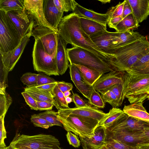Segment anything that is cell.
Returning <instances> with one entry per match:
<instances>
[{
  "mask_svg": "<svg viewBox=\"0 0 149 149\" xmlns=\"http://www.w3.org/2000/svg\"><path fill=\"white\" fill-rule=\"evenodd\" d=\"M58 30L60 36L73 47L88 50L108 61L113 57L102 51L93 42L90 36L81 28L79 17L74 13L63 17L58 26Z\"/></svg>",
  "mask_w": 149,
  "mask_h": 149,
  "instance_id": "6da1fadb",
  "label": "cell"
},
{
  "mask_svg": "<svg viewBox=\"0 0 149 149\" xmlns=\"http://www.w3.org/2000/svg\"><path fill=\"white\" fill-rule=\"evenodd\" d=\"M149 52V41L140 39L113 49L114 57L108 61L117 70L128 72L142 56Z\"/></svg>",
  "mask_w": 149,
  "mask_h": 149,
  "instance_id": "7a4b0ae2",
  "label": "cell"
},
{
  "mask_svg": "<svg viewBox=\"0 0 149 149\" xmlns=\"http://www.w3.org/2000/svg\"><path fill=\"white\" fill-rule=\"evenodd\" d=\"M67 51L70 64L83 65L104 74L117 70L108 61L86 49L73 47Z\"/></svg>",
  "mask_w": 149,
  "mask_h": 149,
  "instance_id": "3957f363",
  "label": "cell"
},
{
  "mask_svg": "<svg viewBox=\"0 0 149 149\" xmlns=\"http://www.w3.org/2000/svg\"><path fill=\"white\" fill-rule=\"evenodd\" d=\"M57 117L64 129L82 137L91 138L99 122L91 118L72 114H66L58 111Z\"/></svg>",
  "mask_w": 149,
  "mask_h": 149,
  "instance_id": "277c9868",
  "label": "cell"
},
{
  "mask_svg": "<svg viewBox=\"0 0 149 149\" xmlns=\"http://www.w3.org/2000/svg\"><path fill=\"white\" fill-rule=\"evenodd\" d=\"M10 146L13 149H60L58 140L50 134H17Z\"/></svg>",
  "mask_w": 149,
  "mask_h": 149,
  "instance_id": "5b68a950",
  "label": "cell"
},
{
  "mask_svg": "<svg viewBox=\"0 0 149 149\" xmlns=\"http://www.w3.org/2000/svg\"><path fill=\"white\" fill-rule=\"evenodd\" d=\"M123 93L130 104L149 98V75H132L125 72Z\"/></svg>",
  "mask_w": 149,
  "mask_h": 149,
  "instance_id": "8992f818",
  "label": "cell"
},
{
  "mask_svg": "<svg viewBox=\"0 0 149 149\" xmlns=\"http://www.w3.org/2000/svg\"><path fill=\"white\" fill-rule=\"evenodd\" d=\"M32 53L34 69L48 76L59 75L57 68L56 52L50 55L46 52L42 44L38 38L35 39Z\"/></svg>",
  "mask_w": 149,
  "mask_h": 149,
  "instance_id": "52a82bcc",
  "label": "cell"
},
{
  "mask_svg": "<svg viewBox=\"0 0 149 149\" xmlns=\"http://www.w3.org/2000/svg\"><path fill=\"white\" fill-rule=\"evenodd\" d=\"M22 38L6 13L0 10V53L15 49Z\"/></svg>",
  "mask_w": 149,
  "mask_h": 149,
  "instance_id": "ba28073f",
  "label": "cell"
},
{
  "mask_svg": "<svg viewBox=\"0 0 149 149\" xmlns=\"http://www.w3.org/2000/svg\"><path fill=\"white\" fill-rule=\"evenodd\" d=\"M58 33L47 27L36 26L33 28L31 36L40 39L46 52L52 55L56 52Z\"/></svg>",
  "mask_w": 149,
  "mask_h": 149,
  "instance_id": "9c48e42d",
  "label": "cell"
},
{
  "mask_svg": "<svg viewBox=\"0 0 149 149\" xmlns=\"http://www.w3.org/2000/svg\"><path fill=\"white\" fill-rule=\"evenodd\" d=\"M149 127V123L130 116L125 113L110 126L106 128L109 131L125 130L139 132Z\"/></svg>",
  "mask_w": 149,
  "mask_h": 149,
  "instance_id": "30bf717a",
  "label": "cell"
},
{
  "mask_svg": "<svg viewBox=\"0 0 149 149\" xmlns=\"http://www.w3.org/2000/svg\"><path fill=\"white\" fill-rule=\"evenodd\" d=\"M5 13L22 37L28 33L31 27L35 24L32 17L25 10H14Z\"/></svg>",
  "mask_w": 149,
  "mask_h": 149,
  "instance_id": "8fae6325",
  "label": "cell"
},
{
  "mask_svg": "<svg viewBox=\"0 0 149 149\" xmlns=\"http://www.w3.org/2000/svg\"><path fill=\"white\" fill-rule=\"evenodd\" d=\"M35 26L34 24L31 27L28 33L22 38L19 44L15 49L8 52L0 53V57L5 66L10 71L12 70L20 58L29 40L32 30Z\"/></svg>",
  "mask_w": 149,
  "mask_h": 149,
  "instance_id": "7c38bea8",
  "label": "cell"
},
{
  "mask_svg": "<svg viewBox=\"0 0 149 149\" xmlns=\"http://www.w3.org/2000/svg\"><path fill=\"white\" fill-rule=\"evenodd\" d=\"M43 0H24V10L32 17L35 26L47 27L57 33L45 19L43 10Z\"/></svg>",
  "mask_w": 149,
  "mask_h": 149,
  "instance_id": "4fadbf2b",
  "label": "cell"
},
{
  "mask_svg": "<svg viewBox=\"0 0 149 149\" xmlns=\"http://www.w3.org/2000/svg\"><path fill=\"white\" fill-rule=\"evenodd\" d=\"M139 132L125 130L109 131L106 129L105 140L113 139L131 146L137 147L141 144Z\"/></svg>",
  "mask_w": 149,
  "mask_h": 149,
  "instance_id": "5bb4252c",
  "label": "cell"
},
{
  "mask_svg": "<svg viewBox=\"0 0 149 149\" xmlns=\"http://www.w3.org/2000/svg\"><path fill=\"white\" fill-rule=\"evenodd\" d=\"M125 72L117 70L104 74L94 83L92 87L99 92L105 90L114 85L123 84Z\"/></svg>",
  "mask_w": 149,
  "mask_h": 149,
  "instance_id": "9a60e30c",
  "label": "cell"
},
{
  "mask_svg": "<svg viewBox=\"0 0 149 149\" xmlns=\"http://www.w3.org/2000/svg\"><path fill=\"white\" fill-rule=\"evenodd\" d=\"M59 111L66 114H72L84 117L93 118L101 121L107 115V113L104 112L95 107L90 106L83 108H69L58 110Z\"/></svg>",
  "mask_w": 149,
  "mask_h": 149,
  "instance_id": "2e32d148",
  "label": "cell"
},
{
  "mask_svg": "<svg viewBox=\"0 0 149 149\" xmlns=\"http://www.w3.org/2000/svg\"><path fill=\"white\" fill-rule=\"evenodd\" d=\"M43 10L47 22L58 32V27L63 17V12L59 11L53 0H43Z\"/></svg>",
  "mask_w": 149,
  "mask_h": 149,
  "instance_id": "e0dca14e",
  "label": "cell"
},
{
  "mask_svg": "<svg viewBox=\"0 0 149 149\" xmlns=\"http://www.w3.org/2000/svg\"><path fill=\"white\" fill-rule=\"evenodd\" d=\"M105 136L106 128L99 126L95 129L91 138L79 137L83 149H99L105 144Z\"/></svg>",
  "mask_w": 149,
  "mask_h": 149,
  "instance_id": "ac0fdd59",
  "label": "cell"
},
{
  "mask_svg": "<svg viewBox=\"0 0 149 149\" xmlns=\"http://www.w3.org/2000/svg\"><path fill=\"white\" fill-rule=\"evenodd\" d=\"M71 79L80 93L86 98L89 99L92 87L85 81L78 68L74 64H70Z\"/></svg>",
  "mask_w": 149,
  "mask_h": 149,
  "instance_id": "d6986e66",
  "label": "cell"
},
{
  "mask_svg": "<svg viewBox=\"0 0 149 149\" xmlns=\"http://www.w3.org/2000/svg\"><path fill=\"white\" fill-rule=\"evenodd\" d=\"M68 44L57 34V46L56 59L57 70L59 74H64L69 67L66 46Z\"/></svg>",
  "mask_w": 149,
  "mask_h": 149,
  "instance_id": "ffe728a7",
  "label": "cell"
},
{
  "mask_svg": "<svg viewBox=\"0 0 149 149\" xmlns=\"http://www.w3.org/2000/svg\"><path fill=\"white\" fill-rule=\"evenodd\" d=\"M144 36L132 30L124 32H111L112 46L113 49L139 40Z\"/></svg>",
  "mask_w": 149,
  "mask_h": 149,
  "instance_id": "44dd1931",
  "label": "cell"
},
{
  "mask_svg": "<svg viewBox=\"0 0 149 149\" xmlns=\"http://www.w3.org/2000/svg\"><path fill=\"white\" fill-rule=\"evenodd\" d=\"M90 37L93 42L102 51L114 57L113 49L112 46L111 32L106 31L90 36Z\"/></svg>",
  "mask_w": 149,
  "mask_h": 149,
  "instance_id": "7402d4cb",
  "label": "cell"
},
{
  "mask_svg": "<svg viewBox=\"0 0 149 149\" xmlns=\"http://www.w3.org/2000/svg\"><path fill=\"white\" fill-rule=\"evenodd\" d=\"M72 12L79 17L96 21L105 26H107L109 19L107 13L101 14L97 13L83 7L77 3Z\"/></svg>",
  "mask_w": 149,
  "mask_h": 149,
  "instance_id": "603a6c76",
  "label": "cell"
},
{
  "mask_svg": "<svg viewBox=\"0 0 149 149\" xmlns=\"http://www.w3.org/2000/svg\"><path fill=\"white\" fill-rule=\"evenodd\" d=\"M132 14L139 24L146 19L149 15V0H127Z\"/></svg>",
  "mask_w": 149,
  "mask_h": 149,
  "instance_id": "cb8c5ba5",
  "label": "cell"
},
{
  "mask_svg": "<svg viewBox=\"0 0 149 149\" xmlns=\"http://www.w3.org/2000/svg\"><path fill=\"white\" fill-rule=\"evenodd\" d=\"M143 102L125 105L123 112L128 116L149 123V113L143 106Z\"/></svg>",
  "mask_w": 149,
  "mask_h": 149,
  "instance_id": "d4e9b609",
  "label": "cell"
},
{
  "mask_svg": "<svg viewBox=\"0 0 149 149\" xmlns=\"http://www.w3.org/2000/svg\"><path fill=\"white\" fill-rule=\"evenodd\" d=\"M79 17L81 28L89 36L107 31V26L83 17Z\"/></svg>",
  "mask_w": 149,
  "mask_h": 149,
  "instance_id": "484cf974",
  "label": "cell"
},
{
  "mask_svg": "<svg viewBox=\"0 0 149 149\" xmlns=\"http://www.w3.org/2000/svg\"><path fill=\"white\" fill-rule=\"evenodd\" d=\"M24 91L28 93L36 101H44L51 103L54 104L58 110H59L51 92L41 91L37 89L36 86L26 87L24 88Z\"/></svg>",
  "mask_w": 149,
  "mask_h": 149,
  "instance_id": "4316f807",
  "label": "cell"
},
{
  "mask_svg": "<svg viewBox=\"0 0 149 149\" xmlns=\"http://www.w3.org/2000/svg\"><path fill=\"white\" fill-rule=\"evenodd\" d=\"M127 73L132 75H149V52L139 59Z\"/></svg>",
  "mask_w": 149,
  "mask_h": 149,
  "instance_id": "83f0119b",
  "label": "cell"
},
{
  "mask_svg": "<svg viewBox=\"0 0 149 149\" xmlns=\"http://www.w3.org/2000/svg\"><path fill=\"white\" fill-rule=\"evenodd\" d=\"M78 68L84 79L86 82L91 86L104 74L103 72L84 65H75Z\"/></svg>",
  "mask_w": 149,
  "mask_h": 149,
  "instance_id": "f1b7e54d",
  "label": "cell"
},
{
  "mask_svg": "<svg viewBox=\"0 0 149 149\" xmlns=\"http://www.w3.org/2000/svg\"><path fill=\"white\" fill-rule=\"evenodd\" d=\"M139 26L132 13H131L123 18L114 29L116 32H124L137 29Z\"/></svg>",
  "mask_w": 149,
  "mask_h": 149,
  "instance_id": "f546056e",
  "label": "cell"
},
{
  "mask_svg": "<svg viewBox=\"0 0 149 149\" xmlns=\"http://www.w3.org/2000/svg\"><path fill=\"white\" fill-rule=\"evenodd\" d=\"M124 113L120 109L113 108L110 110L107 115L100 121L97 127L103 126L106 128L110 126Z\"/></svg>",
  "mask_w": 149,
  "mask_h": 149,
  "instance_id": "4dcf8cb0",
  "label": "cell"
},
{
  "mask_svg": "<svg viewBox=\"0 0 149 149\" xmlns=\"http://www.w3.org/2000/svg\"><path fill=\"white\" fill-rule=\"evenodd\" d=\"M17 10H24V0H0V10L7 12Z\"/></svg>",
  "mask_w": 149,
  "mask_h": 149,
  "instance_id": "1f68e13d",
  "label": "cell"
},
{
  "mask_svg": "<svg viewBox=\"0 0 149 149\" xmlns=\"http://www.w3.org/2000/svg\"><path fill=\"white\" fill-rule=\"evenodd\" d=\"M55 6L60 12L73 11L77 2L74 0H53Z\"/></svg>",
  "mask_w": 149,
  "mask_h": 149,
  "instance_id": "d6a6232c",
  "label": "cell"
},
{
  "mask_svg": "<svg viewBox=\"0 0 149 149\" xmlns=\"http://www.w3.org/2000/svg\"><path fill=\"white\" fill-rule=\"evenodd\" d=\"M9 70L4 65L0 57V93L6 92V88L8 87V75Z\"/></svg>",
  "mask_w": 149,
  "mask_h": 149,
  "instance_id": "836d02e7",
  "label": "cell"
},
{
  "mask_svg": "<svg viewBox=\"0 0 149 149\" xmlns=\"http://www.w3.org/2000/svg\"><path fill=\"white\" fill-rule=\"evenodd\" d=\"M58 105L59 110L69 108L63 93L60 90L57 85L51 92Z\"/></svg>",
  "mask_w": 149,
  "mask_h": 149,
  "instance_id": "e575fe53",
  "label": "cell"
},
{
  "mask_svg": "<svg viewBox=\"0 0 149 149\" xmlns=\"http://www.w3.org/2000/svg\"><path fill=\"white\" fill-rule=\"evenodd\" d=\"M41 117L45 119L53 126H62V124L58 119V112L52 110H47L38 114Z\"/></svg>",
  "mask_w": 149,
  "mask_h": 149,
  "instance_id": "d590c367",
  "label": "cell"
},
{
  "mask_svg": "<svg viewBox=\"0 0 149 149\" xmlns=\"http://www.w3.org/2000/svg\"><path fill=\"white\" fill-rule=\"evenodd\" d=\"M12 101V97L7 93H0V117L5 116Z\"/></svg>",
  "mask_w": 149,
  "mask_h": 149,
  "instance_id": "8d00e7d4",
  "label": "cell"
},
{
  "mask_svg": "<svg viewBox=\"0 0 149 149\" xmlns=\"http://www.w3.org/2000/svg\"><path fill=\"white\" fill-rule=\"evenodd\" d=\"M99 92L101 94V97L105 103H109L113 108H118L120 106L116 96L111 91L107 90Z\"/></svg>",
  "mask_w": 149,
  "mask_h": 149,
  "instance_id": "74e56055",
  "label": "cell"
},
{
  "mask_svg": "<svg viewBox=\"0 0 149 149\" xmlns=\"http://www.w3.org/2000/svg\"><path fill=\"white\" fill-rule=\"evenodd\" d=\"M88 100L89 103L95 107L102 109L105 107V104L101 96L93 87Z\"/></svg>",
  "mask_w": 149,
  "mask_h": 149,
  "instance_id": "f35d334b",
  "label": "cell"
},
{
  "mask_svg": "<svg viewBox=\"0 0 149 149\" xmlns=\"http://www.w3.org/2000/svg\"><path fill=\"white\" fill-rule=\"evenodd\" d=\"M105 145L108 149H138L134 147L126 144L114 140H105Z\"/></svg>",
  "mask_w": 149,
  "mask_h": 149,
  "instance_id": "ab89813d",
  "label": "cell"
},
{
  "mask_svg": "<svg viewBox=\"0 0 149 149\" xmlns=\"http://www.w3.org/2000/svg\"><path fill=\"white\" fill-rule=\"evenodd\" d=\"M38 74L31 72L24 74L21 77L20 80L27 87L36 86L37 81Z\"/></svg>",
  "mask_w": 149,
  "mask_h": 149,
  "instance_id": "60d3db41",
  "label": "cell"
},
{
  "mask_svg": "<svg viewBox=\"0 0 149 149\" xmlns=\"http://www.w3.org/2000/svg\"><path fill=\"white\" fill-rule=\"evenodd\" d=\"M31 122L35 126L47 129L53 126L45 119L40 116L38 114H34L31 116Z\"/></svg>",
  "mask_w": 149,
  "mask_h": 149,
  "instance_id": "b9f144b4",
  "label": "cell"
},
{
  "mask_svg": "<svg viewBox=\"0 0 149 149\" xmlns=\"http://www.w3.org/2000/svg\"><path fill=\"white\" fill-rule=\"evenodd\" d=\"M107 90H110L115 94L118 99L120 106L125 98L123 93V83L114 85L104 91Z\"/></svg>",
  "mask_w": 149,
  "mask_h": 149,
  "instance_id": "7bdbcfd3",
  "label": "cell"
},
{
  "mask_svg": "<svg viewBox=\"0 0 149 149\" xmlns=\"http://www.w3.org/2000/svg\"><path fill=\"white\" fill-rule=\"evenodd\" d=\"M125 1L124 0L122 2H119L116 6L112 7L109 10L107 13L109 15V19L117 17H123Z\"/></svg>",
  "mask_w": 149,
  "mask_h": 149,
  "instance_id": "ee69618b",
  "label": "cell"
},
{
  "mask_svg": "<svg viewBox=\"0 0 149 149\" xmlns=\"http://www.w3.org/2000/svg\"><path fill=\"white\" fill-rule=\"evenodd\" d=\"M5 116L0 117V149H3L7 147L4 140L7 138L6 132L4 126Z\"/></svg>",
  "mask_w": 149,
  "mask_h": 149,
  "instance_id": "f6af8a7d",
  "label": "cell"
},
{
  "mask_svg": "<svg viewBox=\"0 0 149 149\" xmlns=\"http://www.w3.org/2000/svg\"><path fill=\"white\" fill-rule=\"evenodd\" d=\"M24 97L25 102L31 109L38 110V106L36 101L28 93L24 91L21 93Z\"/></svg>",
  "mask_w": 149,
  "mask_h": 149,
  "instance_id": "bcb514c9",
  "label": "cell"
},
{
  "mask_svg": "<svg viewBox=\"0 0 149 149\" xmlns=\"http://www.w3.org/2000/svg\"><path fill=\"white\" fill-rule=\"evenodd\" d=\"M66 136L70 144L75 148L79 147L80 145V141L76 135L70 132H68Z\"/></svg>",
  "mask_w": 149,
  "mask_h": 149,
  "instance_id": "7dc6e473",
  "label": "cell"
},
{
  "mask_svg": "<svg viewBox=\"0 0 149 149\" xmlns=\"http://www.w3.org/2000/svg\"><path fill=\"white\" fill-rule=\"evenodd\" d=\"M56 81L52 78L41 74H38L36 86L41 85L55 82Z\"/></svg>",
  "mask_w": 149,
  "mask_h": 149,
  "instance_id": "c3c4849f",
  "label": "cell"
},
{
  "mask_svg": "<svg viewBox=\"0 0 149 149\" xmlns=\"http://www.w3.org/2000/svg\"><path fill=\"white\" fill-rule=\"evenodd\" d=\"M72 94V98L73 102L74 103L76 107L83 108L89 106L78 94L76 93H74L73 92Z\"/></svg>",
  "mask_w": 149,
  "mask_h": 149,
  "instance_id": "681fc988",
  "label": "cell"
},
{
  "mask_svg": "<svg viewBox=\"0 0 149 149\" xmlns=\"http://www.w3.org/2000/svg\"><path fill=\"white\" fill-rule=\"evenodd\" d=\"M36 103L38 110L40 111L52 110L53 106H54L52 103L44 101H37Z\"/></svg>",
  "mask_w": 149,
  "mask_h": 149,
  "instance_id": "f907efd6",
  "label": "cell"
},
{
  "mask_svg": "<svg viewBox=\"0 0 149 149\" xmlns=\"http://www.w3.org/2000/svg\"><path fill=\"white\" fill-rule=\"evenodd\" d=\"M139 136L141 141L140 145L149 143V127L145 128L143 131L140 132Z\"/></svg>",
  "mask_w": 149,
  "mask_h": 149,
  "instance_id": "816d5d0a",
  "label": "cell"
},
{
  "mask_svg": "<svg viewBox=\"0 0 149 149\" xmlns=\"http://www.w3.org/2000/svg\"><path fill=\"white\" fill-rule=\"evenodd\" d=\"M57 85L63 93L68 91L72 90L73 87L72 84L64 81H58Z\"/></svg>",
  "mask_w": 149,
  "mask_h": 149,
  "instance_id": "f5cc1de1",
  "label": "cell"
},
{
  "mask_svg": "<svg viewBox=\"0 0 149 149\" xmlns=\"http://www.w3.org/2000/svg\"><path fill=\"white\" fill-rule=\"evenodd\" d=\"M57 82L46 84L40 86H36V87L41 91L51 93L55 87L57 85Z\"/></svg>",
  "mask_w": 149,
  "mask_h": 149,
  "instance_id": "db71d44e",
  "label": "cell"
},
{
  "mask_svg": "<svg viewBox=\"0 0 149 149\" xmlns=\"http://www.w3.org/2000/svg\"><path fill=\"white\" fill-rule=\"evenodd\" d=\"M123 18L122 17H117L109 19L107 23L109 26L114 29L117 24L121 21Z\"/></svg>",
  "mask_w": 149,
  "mask_h": 149,
  "instance_id": "11a10c76",
  "label": "cell"
},
{
  "mask_svg": "<svg viewBox=\"0 0 149 149\" xmlns=\"http://www.w3.org/2000/svg\"><path fill=\"white\" fill-rule=\"evenodd\" d=\"M123 15V18L129 14L132 13V10L131 7L127 0H125Z\"/></svg>",
  "mask_w": 149,
  "mask_h": 149,
  "instance_id": "9f6ffc18",
  "label": "cell"
},
{
  "mask_svg": "<svg viewBox=\"0 0 149 149\" xmlns=\"http://www.w3.org/2000/svg\"><path fill=\"white\" fill-rule=\"evenodd\" d=\"M137 147L138 149H149V143L139 145Z\"/></svg>",
  "mask_w": 149,
  "mask_h": 149,
  "instance_id": "6f0895ef",
  "label": "cell"
},
{
  "mask_svg": "<svg viewBox=\"0 0 149 149\" xmlns=\"http://www.w3.org/2000/svg\"><path fill=\"white\" fill-rule=\"evenodd\" d=\"M65 100L67 103L68 104L73 101L72 99L70 96L65 97Z\"/></svg>",
  "mask_w": 149,
  "mask_h": 149,
  "instance_id": "680465c9",
  "label": "cell"
},
{
  "mask_svg": "<svg viewBox=\"0 0 149 149\" xmlns=\"http://www.w3.org/2000/svg\"><path fill=\"white\" fill-rule=\"evenodd\" d=\"M64 96L65 97H67L69 96L71 94L70 91H68L63 93Z\"/></svg>",
  "mask_w": 149,
  "mask_h": 149,
  "instance_id": "91938a15",
  "label": "cell"
},
{
  "mask_svg": "<svg viewBox=\"0 0 149 149\" xmlns=\"http://www.w3.org/2000/svg\"><path fill=\"white\" fill-rule=\"evenodd\" d=\"M98 1L101 2L102 4H106L107 3H110L111 0H98Z\"/></svg>",
  "mask_w": 149,
  "mask_h": 149,
  "instance_id": "94428289",
  "label": "cell"
},
{
  "mask_svg": "<svg viewBox=\"0 0 149 149\" xmlns=\"http://www.w3.org/2000/svg\"><path fill=\"white\" fill-rule=\"evenodd\" d=\"M108 149L107 148L105 144L103 145L100 149Z\"/></svg>",
  "mask_w": 149,
  "mask_h": 149,
  "instance_id": "6125c7cd",
  "label": "cell"
},
{
  "mask_svg": "<svg viewBox=\"0 0 149 149\" xmlns=\"http://www.w3.org/2000/svg\"><path fill=\"white\" fill-rule=\"evenodd\" d=\"M10 147V146H8L6 148H4V149H9Z\"/></svg>",
  "mask_w": 149,
  "mask_h": 149,
  "instance_id": "be15d7a7",
  "label": "cell"
},
{
  "mask_svg": "<svg viewBox=\"0 0 149 149\" xmlns=\"http://www.w3.org/2000/svg\"><path fill=\"white\" fill-rule=\"evenodd\" d=\"M10 146V145H9ZM10 148H9V149H13L12 148L10 147Z\"/></svg>",
  "mask_w": 149,
  "mask_h": 149,
  "instance_id": "e7e4bbea",
  "label": "cell"
},
{
  "mask_svg": "<svg viewBox=\"0 0 149 149\" xmlns=\"http://www.w3.org/2000/svg\"><path fill=\"white\" fill-rule=\"evenodd\" d=\"M148 100H149V98L148 99Z\"/></svg>",
  "mask_w": 149,
  "mask_h": 149,
  "instance_id": "03108f58",
  "label": "cell"
},
{
  "mask_svg": "<svg viewBox=\"0 0 149 149\" xmlns=\"http://www.w3.org/2000/svg\"><path fill=\"white\" fill-rule=\"evenodd\" d=\"M60 149H63L61 148Z\"/></svg>",
  "mask_w": 149,
  "mask_h": 149,
  "instance_id": "003e7915",
  "label": "cell"
}]
</instances>
